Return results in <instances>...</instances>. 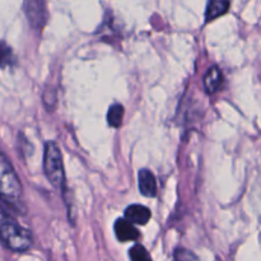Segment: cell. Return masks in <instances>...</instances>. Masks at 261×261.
Returning <instances> with one entry per match:
<instances>
[{
	"label": "cell",
	"instance_id": "obj_1",
	"mask_svg": "<svg viewBox=\"0 0 261 261\" xmlns=\"http://www.w3.org/2000/svg\"><path fill=\"white\" fill-rule=\"evenodd\" d=\"M0 182H2L0 193H2L3 203L8 204L18 213L20 212L23 213L24 205H23L22 185L14 168L4 154H2V160H0Z\"/></svg>",
	"mask_w": 261,
	"mask_h": 261
},
{
	"label": "cell",
	"instance_id": "obj_2",
	"mask_svg": "<svg viewBox=\"0 0 261 261\" xmlns=\"http://www.w3.org/2000/svg\"><path fill=\"white\" fill-rule=\"evenodd\" d=\"M2 241L7 249L14 252H24L32 245V236L25 228L13 218H10L4 211L2 212V224H0Z\"/></svg>",
	"mask_w": 261,
	"mask_h": 261
},
{
	"label": "cell",
	"instance_id": "obj_3",
	"mask_svg": "<svg viewBox=\"0 0 261 261\" xmlns=\"http://www.w3.org/2000/svg\"><path fill=\"white\" fill-rule=\"evenodd\" d=\"M43 171L47 180L61 191L65 189V173H64L63 158L58 144L47 142L43 153Z\"/></svg>",
	"mask_w": 261,
	"mask_h": 261
},
{
	"label": "cell",
	"instance_id": "obj_4",
	"mask_svg": "<svg viewBox=\"0 0 261 261\" xmlns=\"http://www.w3.org/2000/svg\"><path fill=\"white\" fill-rule=\"evenodd\" d=\"M45 0H24V10L31 27L42 30L46 22Z\"/></svg>",
	"mask_w": 261,
	"mask_h": 261
},
{
	"label": "cell",
	"instance_id": "obj_5",
	"mask_svg": "<svg viewBox=\"0 0 261 261\" xmlns=\"http://www.w3.org/2000/svg\"><path fill=\"white\" fill-rule=\"evenodd\" d=\"M115 234H116L117 240L121 242H129V241H137L139 239V231L134 227V223L130 222L129 219H117L116 223L114 226Z\"/></svg>",
	"mask_w": 261,
	"mask_h": 261
},
{
	"label": "cell",
	"instance_id": "obj_6",
	"mask_svg": "<svg viewBox=\"0 0 261 261\" xmlns=\"http://www.w3.org/2000/svg\"><path fill=\"white\" fill-rule=\"evenodd\" d=\"M139 190L148 198H153L157 194V181L150 171L142 170L139 172Z\"/></svg>",
	"mask_w": 261,
	"mask_h": 261
},
{
	"label": "cell",
	"instance_id": "obj_7",
	"mask_svg": "<svg viewBox=\"0 0 261 261\" xmlns=\"http://www.w3.org/2000/svg\"><path fill=\"white\" fill-rule=\"evenodd\" d=\"M125 218L129 219L134 224H147L150 219V211L147 206L134 204V205H130L126 208Z\"/></svg>",
	"mask_w": 261,
	"mask_h": 261
},
{
	"label": "cell",
	"instance_id": "obj_8",
	"mask_svg": "<svg viewBox=\"0 0 261 261\" xmlns=\"http://www.w3.org/2000/svg\"><path fill=\"white\" fill-rule=\"evenodd\" d=\"M204 88L208 93H214L221 88L222 83H223V78H222V73L217 66H212L206 74L204 75L203 79Z\"/></svg>",
	"mask_w": 261,
	"mask_h": 261
},
{
	"label": "cell",
	"instance_id": "obj_9",
	"mask_svg": "<svg viewBox=\"0 0 261 261\" xmlns=\"http://www.w3.org/2000/svg\"><path fill=\"white\" fill-rule=\"evenodd\" d=\"M229 8V0H209L208 8H206V22L217 19L224 13H227Z\"/></svg>",
	"mask_w": 261,
	"mask_h": 261
},
{
	"label": "cell",
	"instance_id": "obj_10",
	"mask_svg": "<svg viewBox=\"0 0 261 261\" xmlns=\"http://www.w3.org/2000/svg\"><path fill=\"white\" fill-rule=\"evenodd\" d=\"M122 119H124V107L119 103L112 105L107 112V121H109L110 126L117 129L121 126Z\"/></svg>",
	"mask_w": 261,
	"mask_h": 261
},
{
	"label": "cell",
	"instance_id": "obj_11",
	"mask_svg": "<svg viewBox=\"0 0 261 261\" xmlns=\"http://www.w3.org/2000/svg\"><path fill=\"white\" fill-rule=\"evenodd\" d=\"M129 257L135 261H143V260H149L150 256L148 255L147 250L142 246V245H135L130 249Z\"/></svg>",
	"mask_w": 261,
	"mask_h": 261
},
{
	"label": "cell",
	"instance_id": "obj_12",
	"mask_svg": "<svg viewBox=\"0 0 261 261\" xmlns=\"http://www.w3.org/2000/svg\"><path fill=\"white\" fill-rule=\"evenodd\" d=\"M14 63V56H13L12 50L8 47L5 43H3L2 47V66L5 68L7 65H12Z\"/></svg>",
	"mask_w": 261,
	"mask_h": 261
},
{
	"label": "cell",
	"instance_id": "obj_13",
	"mask_svg": "<svg viewBox=\"0 0 261 261\" xmlns=\"http://www.w3.org/2000/svg\"><path fill=\"white\" fill-rule=\"evenodd\" d=\"M175 257L177 260H181V259H196L195 255L190 254V252L186 251V250H178V251L176 252Z\"/></svg>",
	"mask_w": 261,
	"mask_h": 261
}]
</instances>
